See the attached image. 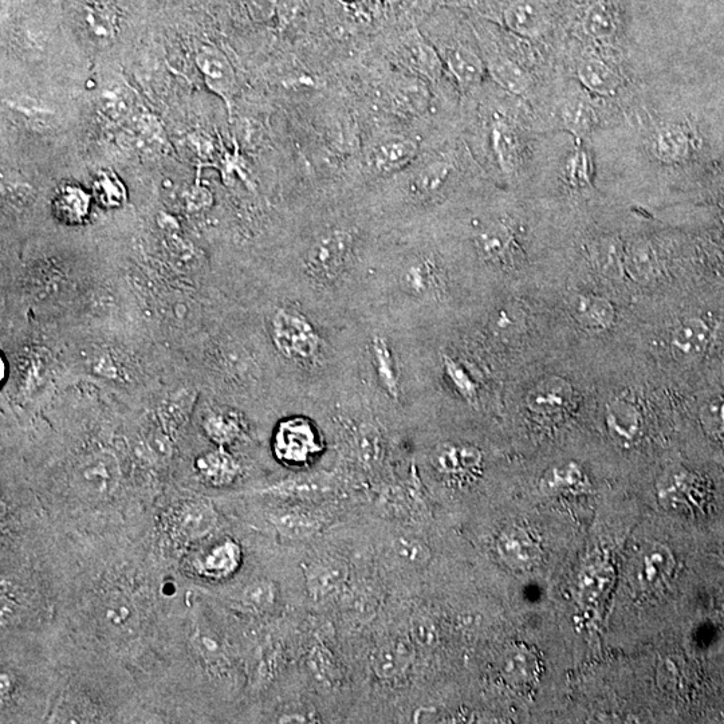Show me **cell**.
Masks as SVG:
<instances>
[{
    "label": "cell",
    "instance_id": "1f68e13d",
    "mask_svg": "<svg viewBox=\"0 0 724 724\" xmlns=\"http://www.w3.org/2000/svg\"><path fill=\"white\" fill-rule=\"evenodd\" d=\"M203 430L216 446L227 448L242 439L245 427L240 416L235 413L218 411L206 416Z\"/></svg>",
    "mask_w": 724,
    "mask_h": 724
},
{
    "label": "cell",
    "instance_id": "7402d4cb",
    "mask_svg": "<svg viewBox=\"0 0 724 724\" xmlns=\"http://www.w3.org/2000/svg\"><path fill=\"white\" fill-rule=\"evenodd\" d=\"M572 312L578 324L594 332H605L615 324V308L608 299L598 295H577L572 302Z\"/></svg>",
    "mask_w": 724,
    "mask_h": 724
},
{
    "label": "cell",
    "instance_id": "e0dca14e",
    "mask_svg": "<svg viewBox=\"0 0 724 724\" xmlns=\"http://www.w3.org/2000/svg\"><path fill=\"white\" fill-rule=\"evenodd\" d=\"M580 27L586 37L593 41L608 43L621 31L619 7L612 0H589L582 11Z\"/></svg>",
    "mask_w": 724,
    "mask_h": 724
},
{
    "label": "cell",
    "instance_id": "d6986e66",
    "mask_svg": "<svg viewBox=\"0 0 724 724\" xmlns=\"http://www.w3.org/2000/svg\"><path fill=\"white\" fill-rule=\"evenodd\" d=\"M218 522L214 507L206 499H196L183 503L175 514L177 534L187 539L206 537L215 529Z\"/></svg>",
    "mask_w": 724,
    "mask_h": 724
},
{
    "label": "cell",
    "instance_id": "d6a6232c",
    "mask_svg": "<svg viewBox=\"0 0 724 724\" xmlns=\"http://www.w3.org/2000/svg\"><path fill=\"white\" fill-rule=\"evenodd\" d=\"M434 463L443 474L462 475L480 466L482 454L474 447L446 446L436 452Z\"/></svg>",
    "mask_w": 724,
    "mask_h": 724
},
{
    "label": "cell",
    "instance_id": "cb8c5ba5",
    "mask_svg": "<svg viewBox=\"0 0 724 724\" xmlns=\"http://www.w3.org/2000/svg\"><path fill=\"white\" fill-rule=\"evenodd\" d=\"M498 552L511 568L526 569L537 560L538 546L525 529L511 527L499 537Z\"/></svg>",
    "mask_w": 724,
    "mask_h": 724
},
{
    "label": "cell",
    "instance_id": "f546056e",
    "mask_svg": "<svg viewBox=\"0 0 724 724\" xmlns=\"http://www.w3.org/2000/svg\"><path fill=\"white\" fill-rule=\"evenodd\" d=\"M438 368L443 373L444 380L462 399L475 401L479 396V385L475 377L468 371L464 362L452 356L451 353L442 352L438 357Z\"/></svg>",
    "mask_w": 724,
    "mask_h": 724
},
{
    "label": "cell",
    "instance_id": "5bb4252c",
    "mask_svg": "<svg viewBox=\"0 0 724 724\" xmlns=\"http://www.w3.org/2000/svg\"><path fill=\"white\" fill-rule=\"evenodd\" d=\"M399 59L404 68L428 81H438L443 76L444 65L438 49L419 30L405 34Z\"/></svg>",
    "mask_w": 724,
    "mask_h": 724
},
{
    "label": "cell",
    "instance_id": "ba28073f",
    "mask_svg": "<svg viewBox=\"0 0 724 724\" xmlns=\"http://www.w3.org/2000/svg\"><path fill=\"white\" fill-rule=\"evenodd\" d=\"M439 54L444 69L450 74L460 92L468 93L480 88L489 76L482 50L476 49L470 42H452Z\"/></svg>",
    "mask_w": 724,
    "mask_h": 724
},
{
    "label": "cell",
    "instance_id": "7c38bea8",
    "mask_svg": "<svg viewBox=\"0 0 724 724\" xmlns=\"http://www.w3.org/2000/svg\"><path fill=\"white\" fill-rule=\"evenodd\" d=\"M649 149L661 164L686 163L696 149V136L683 123H663L653 131Z\"/></svg>",
    "mask_w": 724,
    "mask_h": 724
},
{
    "label": "cell",
    "instance_id": "603a6c76",
    "mask_svg": "<svg viewBox=\"0 0 724 724\" xmlns=\"http://www.w3.org/2000/svg\"><path fill=\"white\" fill-rule=\"evenodd\" d=\"M195 468L199 475L214 487L230 486L242 471L238 460L224 447L200 455L196 459Z\"/></svg>",
    "mask_w": 724,
    "mask_h": 724
},
{
    "label": "cell",
    "instance_id": "4316f807",
    "mask_svg": "<svg viewBox=\"0 0 724 724\" xmlns=\"http://www.w3.org/2000/svg\"><path fill=\"white\" fill-rule=\"evenodd\" d=\"M624 269L637 283L652 282L659 275V259L651 243L647 240H633L625 247Z\"/></svg>",
    "mask_w": 724,
    "mask_h": 724
},
{
    "label": "cell",
    "instance_id": "83f0119b",
    "mask_svg": "<svg viewBox=\"0 0 724 724\" xmlns=\"http://www.w3.org/2000/svg\"><path fill=\"white\" fill-rule=\"evenodd\" d=\"M326 491H328L326 479L321 476L306 475L283 479L257 493L281 499H312L324 495Z\"/></svg>",
    "mask_w": 724,
    "mask_h": 724
},
{
    "label": "cell",
    "instance_id": "484cf974",
    "mask_svg": "<svg viewBox=\"0 0 724 724\" xmlns=\"http://www.w3.org/2000/svg\"><path fill=\"white\" fill-rule=\"evenodd\" d=\"M558 116L562 128L576 137L577 143L586 139L598 124L596 109L586 98L580 96L566 100Z\"/></svg>",
    "mask_w": 724,
    "mask_h": 724
},
{
    "label": "cell",
    "instance_id": "bcb514c9",
    "mask_svg": "<svg viewBox=\"0 0 724 724\" xmlns=\"http://www.w3.org/2000/svg\"><path fill=\"white\" fill-rule=\"evenodd\" d=\"M310 663H312V668L318 676H328L330 670H332V668L328 667L332 666V661H330L328 653L322 651V649L317 648L316 651L312 653Z\"/></svg>",
    "mask_w": 724,
    "mask_h": 724
},
{
    "label": "cell",
    "instance_id": "277c9868",
    "mask_svg": "<svg viewBox=\"0 0 724 724\" xmlns=\"http://www.w3.org/2000/svg\"><path fill=\"white\" fill-rule=\"evenodd\" d=\"M367 358L372 383L385 399L400 401L405 392L404 365L393 341L383 329L376 328L368 336Z\"/></svg>",
    "mask_w": 724,
    "mask_h": 724
},
{
    "label": "cell",
    "instance_id": "8992f818",
    "mask_svg": "<svg viewBox=\"0 0 724 724\" xmlns=\"http://www.w3.org/2000/svg\"><path fill=\"white\" fill-rule=\"evenodd\" d=\"M275 458L289 467H305L322 451L317 428L306 417L282 420L274 432Z\"/></svg>",
    "mask_w": 724,
    "mask_h": 724
},
{
    "label": "cell",
    "instance_id": "44dd1931",
    "mask_svg": "<svg viewBox=\"0 0 724 724\" xmlns=\"http://www.w3.org/2000/svg\"><path fill=\"white\" fill-rule=\"evenodd\" d=\"M198 65L202 69L207 84L214 92L230 100L236 90L234 68L226 55L215 47H203L198 54Z\"/></svg>",
    "mask_w": 724,
    "mask_h": 724
},
{
    "label": "cell",
    "instance_id": "3957f363",
    "mask_svg": "<svg viewBox=\"0 0 724 724\" xmlns=\"http://www.w3.org/2000/svg\"><path fill=\"white\" fill-rule=\"evenodd\" d=\"M269 333L275 350L286 361L309 368L322 361L325 340L316 324L304 312L278 306L269 316Z\"/></svg>",
    "mask_w": 724,
    "mask_h": 724
},
{
    "label": "cell",
    "instance_id": "7dc6e473",
    "mask_svg": "<svg viewBox=\"0 0 724 724\" xmlns=\"http://www.w3.org/2000/svg\"><path fill=\"white\" fill-rule=\"evenodd\" d=\"M10 690L11 684L9 675L2 674V676H0V695H2L3 699H5L6 696H9Z\"/></svg>",
    "mask_w": 724,
    "mask_h": 724
},
{
    "label": "cell",
    "instance_id": "f6af8a7d",
    "mask_svg": "<svg viewBox=\"0 0 724 724\" xmlns=\"http://www.w3.org/2000/svg\"><path fill=\"white\" fill-rule=\"evenodd\" d=\"M703 420L711 430L724 432V400L707 404V407L704 408Z\"/></svg>",
    "mask_w": 724,
    "mask_h": 724
},
{
    "label": "cell",
    "instance_id": "f35d334b",
    "mask_svg": "<svg viewBox=\"0 0 724 724\" xmlns=\"http://www.w3.org/2000/svg\"><path fill=\"white\" fill-rule=\"evenodd\" d=\"M275 598H277V590H275L273 582L258 580L243 589L240 601L251 611L266 612L275 604Z\"/></svg>",
    "mask_w": 724,
    "mask_h": 724
},
{
    "label": "cell",
    "instance_id": "8d00e7d4",
    "mask_svg": "<svg viewBox=\"0 0 724 724\" xmlns=\"http://www.w3.org/2000/svg\"><path fill=\"white\" fill-rule=\"evenodd\" d=\"M625 247L617 239L600 240L594 247V259L602 273L617 278L624 273Z\"/></svg>",
    "mask_w": 724,
    "mask_h": 724
},
{
    "label": "cell",
    "instance_id": "836d02e7",
    "mask_svg": "<svg viewBox=\"0 0 724 724\" xmlns=\"http://www.w3.org/2000/svg\"><path fill=\"white\" fill-rule=\"evenodd\" d=\"M270 521L278 533L290 539H304L320 530V519L306 511L286 510L270 514Z\"/></svg>",
    "mask_w": 724,
    "mask_h": 724
},
{
    "label": "cell",
    "instance_id": "4dcf8cb0",
    "mask_svg": "<svg viewBox=\"0 0 724 724\" xmlns=\"http://www.w3.org/2000/svg\"><path fill=\"white\" fill-rule=\"evenodd\" d=\"M411 663V651L401 643L384 645L375 653L372 660L373 671L384 680L403 678Z\"/></svg>",
    "mask_w": 724,
    "mask_h": 724
},
{
    "label": "cell",
    "instance_id": "7a4b0ae2",
    "mask_svg": "<svg viewBox=\"0 0 724 724\" xmlns=\"http://www.w3.org/2000/svg\"><path fill=\"white\" fill-rule=\"evenodd\" d=\"M361 231L348 223H333L321 228L310 240L304 254V269L314 286L328 294L349 289L357 270H361Z\"/></svg>",
    "mask_w": 724,
    "mask_h": 724
},
{
    "label": "cell",
    "instance_id": "60d3db41",
    "mask_svg": "<svg viewBox=\"0 0 724 724\" xmlns=\"http://www.w3.org/2000/svg\"><path fill=\"white\" fill-rule=\"evenodd\" d=\"M530 653L526 649L515 648L513 651L506 653L505 661H503V672L507 678L514 683H523L530 679L533 674V667H530Z\"/></svg>",
    "mask_w": 724,
    "mask_h": 724
},
{
    "label": "cell",
    "instance_id": "e575fe53",
    "mask_svg": "<svg viewBox=\"0 0 724 724\" xmlns=\"http://www.w3.org/2000/svg\"><path fill=\"white\" fill-rule=\"evenodd\" d=\"M242 564V549L232 539H226L207 554L203 570L207 576L224 578L234 574Z\"/></svg>",
    "mask_w": 724,
    "mask_h": 724
},
{
    "label": "cell",
    "instance_id": "30bf717a",
    "mask_svg": "<svg viewBox=\"0 0 724 724\" xmlns=\"http://www.w3.org/2000/svg\"><path fill=\"white\" fill-rule=\"evenodd\" d=\"M502 23L523 39H542L552 29V14L542 0H510L502 10Z\"/></svg>",
    "mask_w": 724,
    "mask_h": 724
},
{
    "label": "cell",
    "instance_id": "2e32d148",
    "mask_svg": "<svg viewBox=\"0 0 724 724\" xmlns=\"http://www.w3.org/2000/svg\"><path fill=\"white\" fill-rule=\"evenodd\" d=\"M485 57L487 73L495 84L515 96H526L533 86V78L525 66L502 51L480 49Z\"/></svg>",
    "mask_w": 724,
    "mask_h": 724
},
{
    "label": "cell",
    "instance_id": "d4e9b609",
    "mask_svg": "<svg viewBox=\"0 0 724 724\" xmlns=\"http://www.w3.org/2000/svg\"><path fill=\"white\" fill-rule=\"evenodd\" d=\"M573 391L568 381L560 377H548L539 381L527 396V404L538 413L560 412L568 407Z\"/></svg>",
    "mask_w": 724,
    "mask_h": 724
},
{
    "label": "cell",
    "instance_id": "52a82bcc",
    "mask_svg": "<svg viewBox=\"0 0 724 724\" xmlns=\"http://www.w3.org/2000/svg\"><path fill=\"white\" fill-rule=\"evenodd\" d=\"M121 470L112 452L97 451L84 456L74 468V486L89 499L108 497L120 485Z\"/></svg>",
    "mask_w": 724,
    "mask_h": 724
},
{
    "label": "cell",
    "instance_id": "ac0fdd59",
    "mask_svg": "<svg viewBox=\"0 0 724 724\" xmlns=\"http://www.w3.org/2000/svg\"><path fill=\"white\" fill-rule=\"evenodd\" d=\"M711 332L700 318L683 321L672 333L671 349L676 360L692 362L702 357L710 344Z\"/></svg>",
    "mask_w": 724,
    "mask_h": 724
},
{
    "label": "cell",
    "instance_id": "6da1fadb",
    "mask_svg": "<svg viewBox=\"0 0 724 724\" xmlns=\"http://www.w3.org/2000/svg\"><path fill=\"white\" fill-rule=\"evenodd\" d=\"M379 294L389 304H403L409 310L438 312L439 304L447 298L448 271L434 246L409 247L388 259L385 271L377 277Z\"/></svg>",
    "mask_w": 724,
    "mask_h": 724
},
{
    "label": "cell",
    "instance_id": "681fc988",
    "mask_svg": "<svg viewBox=\"0 0 724 724\" xmlns=\"http://www.w3.org/2000/svg\"><path fill=\"white\" fill-rule=\"evenodd\" d=\"M345 3H350V5H354V3H360L362 0H344Z\"/></svg>",
    "mask_w": 724,
    "mask_h": 724
},
{
    "label": "cell",
    "instance_id": "7bdbcfd3",
    "mask_svg": "<svg viewBox=\"0 0 724 724\" xmlns=\"http://www.w3.org/2000/svg\"><path fill=\"white\" fill-rule=\"evenodd\" d=\"M412 639L423 648H432L438 644L439 631L434 621L427 616H420L411 625Z\"/></svg>",
    "mask_w": 724,
    "mask_h": 724
},
{
    "label": "cell",
    "instance_id": "5b68a950",
    "mask_svg": "<svg viewBox=\"0 0 724 724\" xmlns=\"http://www.w3.org/2000/svg\"><path fill=\"white\" fill-rule=\"evenodd\" d=\"M401 173H404V199L426 204L447 194L458 175V167L450 156H435L426 161L416 160Z\"/></svg>",
    "mask_w": 724,
    "mask_h": 724
},
{
    "label": "cell",
    "instance_id": "f1b7e54d",
    "mask_svg": "<svg viewBox=\"0 0 724 724\" xmlns=\"http://www.w3.org/2000/svg\"><path fill=\"white\" fill-rule=\"evenodd\" d=\"M562 173H564V179L570 190L580 192V194L592 190L596 167H594L593 156L590 155L588 149L577 145V148L566 156Z\"/></svg>",
    "mask_w": 724,
    "mask_h": 724
},
{
    "label": "cell",
    "instance_id": "b9f144b4",
    "mask_svg": "<svg viewBox=\"0 0 724 724\" xmlns=\"http://www.w3.org/2000/svg\"><path fill=\"white\" fill-rule=\"evenodd\" d=\"M57 211L70 222H80L88 214V198L76 190L65 191L58 196Z\"/></svg>",
    "mask_w": 724,
    "mask_h": 724
},
{
    "label": "cell",
    "instance_id": "c3c4849f",
    "mask_svg": "<svg viewBox=\"0 0 724 724\" xmlns=\"http://www.w3.org/2000/svg\"><path fill=\"white\" fill-rule=\"evenodd\" d=\"M279 723H309V720L304 715L293 714L283 715Z\"/></svg>",
    "mask_w": 724,
    "mask_h": 724
},
{
    "label": "cell",
    "instance_id": "ee69618b",
    "mask_svg": "<svg viewBox=\"0 0 724 724\" xmlns=\"http://www.w3.org/2000/svg\"><path fill=\"white\" fill-rule=\"evenodd\" d=\"M194 643L200 655L206 657L207 660L219 659L222 656V644L214 636L207 635V633L198 632L196 633Z\"/></svg>",
    "mask_w": 724,
    "mask_h": 724
},
{
    "label": "cell",
    "instance_id": "9c48e42d",
    "mask_svg": "<svg viewBox=\"0 0 724 724\" xmlns=\"http://www.w3.org/2000/svg\"><path fill=\"white\" fill-rule=\"evenodd\" d=\"M472 242L479 258L485 262L507 265L518 257L517 232L507 220H485L476 228Z\"/></svg>",
    "mask_w": 724,
    "mask_h": 724
},
{
    "label": "cell",
    "instance_id": "d590c367",
    "mask_svg": "<svg viewBox=\"0 0 724 724\" xmlns=\"http://www.w3.org/2000/svg\"><path fill=\"white\" fill-rule=\"evenodd\" d=\"M393 557L408 569H423L430 564L432 552L430 546L412 535H400L392 543Z\"/></svg>",
    "mask_w": 724,
    "mask_h": 724
},
{
    "label": "cell",
    "instance_id": "ffe728a7",
    "mask_svg": "<svg viewBox=\"0 0 724 724\" xmlns=\"http://www.w3.org/2000/svg\"><path fill=\"white\" fill-rule=\"evenodd\" d=\"M304 574L310 596L322 600L340 590L349 576V570L342 561L325 560L305 565Z\"/></svg>",
    "mask_w": 724,
    "mask_h": 724
},
{
    "label": "cell",
    "instance_id": "9a60e30c",
    "mask_svg": "<svg viewBox=\"0 0 724 724\" xmlns=\"http://www.w3.org/2000/svg\"><path fill=\"white\" fill-rule=\"evenodd\" d=\"M576 76L590 93L613 97L623 88L624 78L619 70L600 55L588 54L578 59Z\"/></svg>",
    "mask_w": 724,
    "mask_h": 724
},
{
    "label": "cell",
    "instance_id": "4fadbf2b",
    "mask_svg": "<svg viewBox=\"0 0 724 724\" xmlns=\"http://www.w3.org/2000/svg\"><path fill=\"white\" fill-rule=\"evenodd\" d=\"M420 147L415 140L400 135L385 137L369 153V165L379 175H399L419 159Z\"/></svg>",
    "mask_w": 724,
    "mask_h": 724
},
{
    "label": "cell",
    "instance_id": "ab89813d",
    "mask_svg": "<svg viewBox=\"0 0 724 724\" xmlns=\"http://www.w3.org/2000/svg\"><path fill=\"white\" fill-rule=\"evenodd\" d=\"M639 419V412L627 401H616L609 407V426L617 434L631 438L637 431V427H639Z\"/></svg>",
    "mask_w": 724,
    "mask_h": 724
},
{
    "label": "cell",
    "instance_id": "8fae6325",
    "mask_svg": "<svg viewBox=\"0 0 724 724\" xmlns=\"http://www.w3.org/2000/svg\"><path fill=\"white\" fill-rule=\"evenodd\" d=\"M490 148L495 164L503 175L514 176L525 164V139L514 123L505 117L494 118L490 125Z\"/></svg>",
    "mask_w": 724,
    "mask_h": 724
},
{
    "label": "cell",
    "instance_id": "74e56055",
    "mask_svg": "<svg viewBox=\"0 0 724 724\" xmlns=\"http://www.w3.org/2000/svg\"><path fill=\"white\" fill-rule=\"evenodd\" d=\"M104 620L114 629H125L135 627L137 611L132 601L125 596H112L105 602Z\"/></svg>",
    "mask_w": 724,
    "mask_h": 724
}]
</instances>
